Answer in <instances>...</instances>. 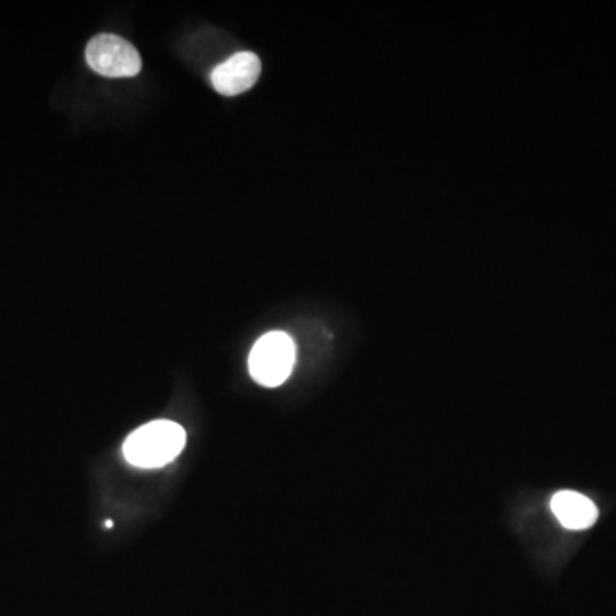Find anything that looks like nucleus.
Segmentation results:
<instances>
[{
  "label": "nucleus",
  "mask_w": 616,
  "mask_h": 616,
  "mask_svg": "<svg viewBox=\"0 0 616 616\" xmlns=\"http://www.w3.org/2000/svg\"><path fill=\"white\" fill-rule=\"evenodd\" d=\"M261 71H263V64L254 52H239L215 68L212 83L219 95H242L257 83Z\"/></svg>",
  "instance_id": "4"
},
{
  "label": "nucleus",
  "mask_w": 616,
  "mask_h": 616,
  "mask_svg": "<svg viewBox=\"0 0 616 616\" xmlns=\"http://www.w3.org/2000/svg\"><path fill=\"white\" fill-rule=\"evenodd\" d=\"M89 68L105 77H134L143 68L134 45L117 35H96L86 47Z\"/></svg>",
  "instance_id": "3"
},
{
  "label": "nucleus",
  "mask_w": 616,
  "mask_h": 616,
  "mask_svg": "<svg viewBox=\"0 0 616 616\" xmlns=\"http://www.w3.org/2000/svg\"><path fill=\"white\" fill-rule=\"evenodd\" d=\"M552 510L564 528L584 531L597 521V507L591 498L572 490H561L552 498Z\"/></svg>",
  "instance_id": "5"
},
{
  "label": "nucleus",
  "mask_w": 616,
  "mask_h": 616,
  "mask_svg": "<svg viewBox=\"0 0 616 616\" xmlns=\"http://www.w3.org/2000/svg\"><path fill=\"white\" fill-rule=\"evenodd\" d=\"M112 526H113V522H112V521H107V522H105V528H107V529L112 528Z\"/></svg>",
  "instance_id": "6"
},
{
  "label": "nucleus",
  "mask_w": 616,
  "mask_h": 616,
  "mask_svg": "<svg viewBox=\"0 0 616 616\" xmlns=\"http://www.w3.org/2000/svg\"><path fill=\"white\" fill-rule=\"evenodd\" d=\"M297 360L293 339L281 333H267L258 338L249 357V372L257 384L278 387L287 382Z\"/></svg>",
  "instance_id": "2"
},
{
  "label": "nucleus",
  "mask_w": 616,
  "mask_h": 616,
  "mask_svg": "<svg viewBox=\"0 0 616 616\" xmlns=\"http://www.w3.org/2000/svg\"><path fill=\"white\" fill-rule=\"evenodd\" d=\"M185 430L170 420H155L129 435L123 456L132 466L153 470L170 464L185 446Z\"/></svg>",
  "instance_id": "1"
}]
</instances>
